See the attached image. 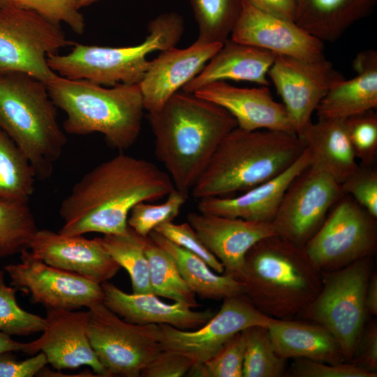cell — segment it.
<instances>
[{
    "mask_svg": "<svg viewBox=\"0 0 377 377\" xmlns=\"http://www.w3.org/2000/svg\"><path fill=\"white\" fill-rule=\"evenodd\" d=\"M365 305L369 316L377 315V274L373 272L367 283Z\"/></svg>",
    "mask_w": 377,
    "mask_h": 377,
    "instance_id": "c3c4849f",
    "label": "cell"
},
{
    "mask_svg": "<svg viewBox=\"0 0 377 377\" xmlns=\"http://www.w3.org/2000/svg\"><path fill=\"white\" fill-rule=\"evenodd\" d=\"M329 174L309 166L287 188L272 221L276 235L304 247L343 195Z\"/></svg>",
    "mask_w": 377,
    "mask_h": 377,
    "instance_id": "4fadbf2b",
    "label": "cell"
},
{
    "mask_svg": "<svg viewBox=\"0 0 377 377\" xmlns=\"http://www.w3.org/2000/svg\"><path fill=\"white\" fill-rule=\"evenodd\" d=\"M376 219L344 194L303 249L320 272L337 270L371 257L377 248Z\"/></svg>",
    "mask_w": 377,
    "mask_h": 377,
    "instance_id": "30bf717a",
    "label": "cell"
},
{
    "mask_svg": "<svg viewBox=\"0 0 377 377\" xmlns=\"http://www.w3.org/2000/svg\"><path fill=\"white\" fill-rule=\"evenodd\" d=\"M237 280L259 311L280 320L297 317L322 286L321 272L304 249L276 235L247 251Z\"/></svg>",
    "mask_w": 377,
    "mask_h": 377,
    "instance_id": "277c9868",
    "label": "cell"
},
{
    "mask_svg": "<svg viewBox=\"0 0 377 377\" xmlns=\"http://www.w3.org/2000/svg\"><path fill=\"white\" fill-rule=\"evenodd\" d=\"M187 221L208 250L222 263L223 274L237 280L247 251L276 235L272 223L191 212Z\"/></svg>",
    "mask_w": 377,
    "mask_h": 377,
    "instance_id": "d6986e66",
    "label": "cell"
},
{
    "mask_svg": "<svg viewBox=\"0 0 377 377\" xmlns=\"http://www.w3.org/2000/svg\"><path fill=\"white\" fill-rule=\"evenodd\" d=\"M45 83L54 104L66 114L63 122L65 133H99L110 147L120 151L138 138L145 110L139 84L104 87L57 74Z\"/></svg>",
    "mask_w": 377,
    "mask_h": 377,
    "instance_id": "5b68a950",
    "label": "cell"
},
{
    "mask_svg": "<svg viewBox=\"0 0 377 377\" xmlns=\"http://www.w3.org/2000/svg\"><path fill=\"white\" fill-rule=\"evenodd\" d=\"M144 41L134 46L107 47L76 43L65 54L47 56L50 68L57 75L71 80L112 87L119 83L138 84L150 61L147 55L176 47L184 30L183 17L170 12L160 14L147 26Z\"/></svg>",
    "mask_w": 377,
    "mask_h": 377,
    "instance_id": "52a82bcc",
    "label": "cell"
},
{
    "mask_svg": "<svg viewBox=\"0 0 377 377\" xmlns=\"http://www.w3.org/2000/svg\"><path fill=\"white\" fill-rule=\"evenodd\" d=\"M368 371L377 373V323L367 320L355 346L350 362Z\"/></svg>",
    "mask_w": 377,
    "mask_h": 377,
    "instance_id": "f6af8a7d",
    "label": "cell"
},
{
    "mask_svg": "<svg viewBox=\"0 0 377 377\" xmlns=\"http://www.w3.org/2000/svg\"><path fill=\"white\" fill-rule=\"evenodd\" d=\"M373 272L372 256L337 270L321 272L320 290L297 316L326 328L341 346L346 362H350L368 320L365 293Z\"/></svg>",
    "mask_w": 377,
    "mask_h": 377,
    "instance_id": "ba28073f",
    "label": "cell"
},
{
    "mask_svg": "<svg viewBox=\"0 0 377 377\" xmlns=\"http://www.w3.org/2000/svg\"><path fill=\"white\" fill-rule=\"evenodd\" d=\"M147 237L140 235L128 226L124 233L108 234L99 237L111 257L127 271L131 278L133 293L135 294L154 293L145 251Z\"/></svg>",
    "mask_w": 377,
    "mask_h": 377,
    "instance_id": "f546056e",
    "label": "cell"
},
{
    "mask_svg": "<svg viewBox=\"0 0 377 377\" xmlns=\"http://www.w3.org/2000/svg\"><path fill=\"white\" fill-rule=\"evenodd\" d=\"M305 149L295 133L237 126L218 145L192 196L200 200L246 191L282 173Z\"/></svg>",
    "mask_w": 377,
    "mask_h": 377,
    "instance_id": "3957f363",
    "label": "cell"
},
{
    "mask_svg": "<svg viewBox=\"0 0 377 377\" xmlns=\"http://www.w3.org/2000/svg\"><path fill=\"white\" fill-rule=\"evenodd\" d=\"M27 203L0 198V259L29 249L38 230Z\"/></svg>",
    "mask_w": 377,
    "mask_h": 377,
    "instance_id": "d6a6232c",
    "label": "cell"
},
{
    "mask_svg": "<svg viewBox=\"0 0 377 377\" xmlns=\"http://www.w3.org/2000/svg\"><path fill=\"white\" fill-rule=\"evenodd\" d=\"M245 352L242 377H281L286 360L276 353L267 327L253 325L243 330Z\"/></svg>",
    "mask_w": 377,
    "mask_h": 377,
    "instance_id": "e575fe53",
    "label": "cell"
},
{
    "mask_svg": "<svg viewBox=\"0 0 377 377\" xmlns=\"http://www.w3.org/2000/svg\"><path fill=\"white\" fill-rule=\"evenodd\" d=\"M10 5V0H0V8Z\"/></svg>",
    "mask_w": 377,
    "mask_h": 377,
    "instance_id": "816d5d0a",
    "label": "cell"
},
{
    "mask_svg": "<svg viewBox=\"0 0 377 377\" xmlns=\"http://www.w3.org/2000/svg\"><path fill=\"white\" fill-rule=\"evenodd\" d=\"M98 0H79V6L80 8L88 6Z\"/></svg>",
    "mask_w": 377,
    "mask_h": 377,
    "instance_id": "f907efd6",
    "label": "cell"
},
{
    "mask_svg": "<svg viewBox=\"0 0 377 377\" xmlns=\"http://www.w3.org/2000/svg\"><path fill=\"white\" fill-rule=\"evenodd\" d=\"M298 136L310 151L309 167L329 174L340 184L358 168L345 119L311 121Z\"/></svg>",
    "mask_w": 377,
    "mask_h": 377,
    "instance_id": "4316f807",
    "label": "cell"
},
{
    "mask_svg": "<svg viewBox=\"0 0 377 377\" xmlns=\"http://www.w3.org/2000/svg\"><path fill=\"white\" fill-rule=\"evenodd\" d=\"M348 136L357 160L372 165L377 156V114L374 110L345 119Z\"/></svg>",
    "mask_w": 377,
    "mask_h": 377,
    "instance_id": "ab89813d",
    "label": "cell"
},
{
    "mask_svg": "<svg viewBox=\"0 0 377 377\" xmlns=\"http://www.w3.org/2000/svg\"><path fill=\"white\" fill-rule=\"evenodd\" d=\"M46 83L29 75H0V128L22 150L36 179L49 178L66 144Z\"/></svg>",
    "mask_w": 377,
    "mask_h": 377,
    "instance_id": "8992f818",
    "label": "cell"
},
{
    "mask_svg": "<svg viewBox=\"0 0 377 377\" xmlns=\"http://www.w3.org/2000/svg\"><path fill=\"white\" fill-rule=\"evenodd\" d=\"M193 364L179 353L161 350L142 370V377H181L188 374Z\"/></svg>",
    "mask_w": 377,
    "mask_h": 377,
    "instance_id": "ee69618b",
    "label": "cell"
},
{
    "mask_svg": "<svg viewBox=\"0 0 377 377\" xmlns=\"http://www.w3.org/2000/svg\"><path fill=\"white\" fill-rule=\"evenodd\" d=\"M356 75L335 84L316 108L318 119H346L377 107V52L358 53L353 61Z\"/></svg>",
    "mask_w": 377,
    "mask_h": 377,
    "instance_id": "d4e9b609",
    "label": "cell"
},
{
    "mask_svg": "<svg viewBox=\"0 0 377 377\" xmlns=\"http://www.w3.org/2000/svg\"><path fill=\"white\" fill-rule=\"evenodd\" d=\"M0 269V332L10 336H28L43 332L45 319L22 309L16 300L17 289L5 282Z\"/></svg>",
    "mask_w": 377,
    "mask_h": 377,
    "instance_id": "d590c367",
    "label": "cell"
},
{
    "mask_svg": "<svg viewBox=\"0 0 377 377\" xmlns=\"http://www.w3.org/2000/svg\"><path fill=\"white\" fill-rule=\"evenodd\" d=\"M267 87L243 88L219 81L194 94L226 109L244 130L295 133L284 105L273 98Z\"/></svg>",
    "mask_w": 377,
    "mask_h": 377,
    "instance_id": "44dd1931",
    "label": "cell"
},
{
    "mask_svg": "<svg viewBox=\"0 0 377 377\" xmlns=\"http://www.w3.org/2000/svg\"><path fill=\"white\" fill-rule=\"evenodd\" d=\"M29 250L31 255L52 267L73 272L101 284L114 277L121 267L111 257L99 237L68 236L38 230Z\"/></svg>",
    "mask_w": 377,
    "mask_h": 377,
    "instance_id": "ac0fdd59",
    "label": "cell"
},
{
    "mask_svg": "<svg viewBox=\"0 0 377 377\" xmlns=\"http://www.w3.org/2000/svg\"><path fill=\"white\" fill-rule=\"evenodd\" d=\"M12 352L0 354V377H33L48 364L43 352L25 360L18 361Z\"/></svg>",
    "mask_w": 377,
    "mask_h": 377,
    "instance_id": "bcb514c9",
    "label": "cell"
},
{
    "mask_svg": "<svg viewBox=\"0 0 377 377\" xmlns=\"http://www.w3.org/2000/svg\"><path fill=\"white\" fill-rule=\"evenodd\" d=\"M145 251L154 294L184 303L192 309L198 306L196 295L182 278L174 258L149 236Z\"/></svg>",
    "mask_w": 377,
    "mask_h": 377,
    "instance_id": "1f68e13d",
    "label": "cell"
},
{
    "mask_svg": "<svg viewBox=\"0 0 377 377\" xmlns=\"http://www.w3.org/2000/svg\"><path fill=\"white\" fill-rule=\"evenodd\" d=\"M36 179L29 158L0 128V198L28 202Z\"/></svg>",
    "mask_w": 377,
    "mask_h": 377,
    "instance_id": "4dcf8cb0",
    "label": "cell"
},
{
    "mask_svg": "<svg viewBox=\"0 0 377 377\" xmlns=\"http://www.w3.org/2000/svg\"><path fill=\"white\" fill-rule=\"evenodd\" d=\"M88 310L89 341L109 376H140L162 350L159 325L126 322L103 302Z\"/></svg>",
    "mask_w": 377,
    "mask_h": 377,
    "instance_id": "8fae6325",
    "label": "cell"
},
{
    "mask_svg": "<svg viewBox=\"0 0 377 377\" xmlns=\"http://www.w3.org/2000/svg\"><path fill=\"white\" fill-rule=\"evenodd\" d=\"M376 0H297L295 22L321 41L334 42L371 10Z\"/></svg>",
    "mask_w": 377,
    "mask_h": 377,
    "instance_id": "83f0119b",
    "label": "cell"
},
{
    "mask_svg": "<svg viewBox=\"0 0 377 377\" xmlns=\"http://www.w3.org/2000/svg\"><path fill=\"white\" fill-rule=\"evenodd\" d=\"M20 263L3 270L10 285L29 294L33 302L47 309L75 310L102 303L101 284L34 258L29 249L20 253Z\"/></svg>",
    "mask_w": 377,
    "mask_h": 377,
    "instance_id": "5bb4252c",
    "label": "cell"
},
{
    "mask_svg": "<svg viewBox=\"0 0 377 377\" xmlns=\"http://www.w3.org/2000/svg\"><path fill=\"white\" fill-rule=\"evenodd\" d=\"M244 352L242 330L235 334L205 363L191 367L188 374L202 377H242Z\"/></svg>",
    "mask_w": 377,
    "mask_h": 377,
    "instance_id": "74e56055",
    "label": "cell"
},
{
    "mask_svg": "<svg viewBox=\"0 0 377 377\" xmlns=\"http://www.w3.org/2000/svg\"><path fill=\"white\" fill-rule=\"evenodd\" d=\"M74 44L60 25L34 11L12 5L0 8V75L21 73L47 82L57 74L47 56Z\"/></svg>",
    "mask_w": 377,
    "mask_h": 377,
    "instance_id": "9c48e42d",
    "label": "cell"
},
{
    "mask_svg": "<svg viewBox=\"0 0 377 377\" xmlns=\"http://www.w3.org/2000/svg\"><path fill=\"white\" fill-rule=\"evenodd\" d=\"M89 311L47 309L45 326L37 339L25 343L26 354L43 352L56 369L90 367L98 376H109L88 337Z\"/></svg>",
    "mask_w": 377,
    "mask_h": 377,
    "instance_id": "2e32d148",
    "label": "cell"
},
{
    "mask_svg": "<svg viewBox=\"0 0 377 377\" xmlns=\"http://www.w3.org/2000/svg\"><path fill=\"white\" fill-rule=\"evenodd\" d=\"M311 161L306 147L289 168L274 178L235 197L200 199L198 209L203 214L272 223L289 185L310 165Z\"/></svg>",
    "mask_w": 377,
    "mask_h": 377,
    "instance_id": "7402d4cb",
    "label": "cell"
},
{
    "mask_svg": "<svg viewBox=\"0 0 377 377\" xmlns=\"http://www.w3.org/2000/svg\"><path fill=\"white\" fill-rule=\"evenodd\" d=\"M256 8L272 15L295 22L297 0H246Z\"/></svg>",
    "mask_w": 377,
    "mask_h": 377,
    "instance_id": "7dc6e473",
    "label": "cell"
},
{
    "mask_svg": "<svg viewBox=\"0 0 377 377\" xmlns=\"http://www.w3.org/2000/svg\"><path fill=\"white\" fill-rule=\"evenodd\" d=\"M103 304L126 322L138 324H167L177 329L193 330L206 323L215 313L194 311L188 305L162 302L154 293L128 294L109 281L101 283Z\"/></svg>",
    "mask_w": 377,
    "mask_h": 377,
    "instance_id": "603a6c76",
    "label": "cell"
},
{
    "mask_svg": "<svg viewBox=\"0 0 377 377\" xmlns=\"http://www.w3.org/2000/svg\"><path fill=\"white\" fill-rule=\"evenodd\" d=\"M343 194L350 195L360 205L377 218V170L372 165H359L341 184Z\"/></svg>",
    "mask_w": 377,
    "mask_h": 377,
    "instance_id": "b9f144b4",
    "label": "cell"
},
{
    "mask_svg": "<svg viewBox=\"0 0 377 377\" xmlns=\"http://www.w3.org/2000/svg\"><path fill=\"white\" fill-rule=\"evenodd\" d=\"M276 320L259 311L244 294L224 299L219 311L198 329L158 325L160 342L162 350L184 355L194 367L213 357L237 332L253 325L268 327Z\"/></svg>",
    "mask_w": 377,
    "mask_h": 377,
    "instance_id": "7c38bea8",
    "label": "cell"
},
{
    "mask_svg": "<svg viewBox=\"0 0 377 377\" xmlns=\"http://www.w3.org/2000/svg\"><path fill=\"white\" fill-rule=\"evenodd\" d=\"M169 241L202 258L215 272L223 274L222 263L208 250L188 222L164 223L154 230Z\"/></svg>",
    "mask_w": 377,
    "mask_h": 377,
    "instance_id": "60d3db41",
    "label": "cell"
},
{
    "mask_svg": "<svg viewBox=\"0 0 377 377\" xmlns=\"http://www.w3.org/2000/svg\"><path fill=\"white\" fill-rule=\"evenodd\" d=\"M276 56L268 50L228 39L182 90L194 93L209 84L227 80L268 86L267 75Z\"/></svg>",
    "mask_w": 377,
    "mask_h": 377,
    "instance_id": "cb8c5ba5",
    "label": "cell"
},
{
    "mask_svg": "<svg viewBox=\"0 0 377 377\" xmlns=\"http://www.w3.org/2000/svg\"><path fill=\"white\" fill-rule=\"evenodd\" d=\"M149 237L175 260L189 288L202 299L224 300L244 294V287L231 276L215 272L202 258L169 241L155 230Z\"/></svg>",
    "mask_w": 377,
    "mask_h": 377,
    "instance_id": "f1b7e54d",
    "label": "cell"
},
{
    "mask_svg": "<svg viewBox=\"0 0 377 377\" xmlns=\"http://www.w3.org/2000/svg\"><path fill=\"white\" fill-rule=\"evenodd\" d=\"M155 153L175 188L188 197L223 138L237 126L226 109L194 93L178 91L148 113Z\"/></svg>",
    "mask_w": 377,
    "mask_h": 377,
    "instance_id": "7a4b0ae2",
    "label": "cell"
},
{
    "mask_svg": "<svg viewBox=\"0 0 377 377\" xmlns=\"http://www.w3.org/2000/svg\"><path fill=\"white\" fill-rule=\"evenodd\" d=\"M267 75L275 85L300 135L328 91L344 80L325 57L304 60L277 55Z\"/></svg>",
    "mask_w": 377,
    "mask_h": 377,
    "instance_id": "9a60e30c",
    "label": "cell"
},
{
    "mask_svg": "<svg viewBox=\"0 0 377 377\" xmlns=\"http://www.w3.org/2000/svg\"><path fill=\"white\" fill-rule=\"evenodd\" d=\"M277 355L284 360L304 358L329 364L344 362L337 340L316 323L276 319L268 327Z\"/></svg>",
    "mask_w": 377,
    "mask_h": 377,
    "instance_id": "484cf974",
    "label": "cell"
},
{
    "mask_svg": "<svg viewBox=\"0 0 377 377\" xmlns=\"http://www.w3.org/2000/svg\"><path fill=\"white\" fill-rule=\"evenodd\" d=\"M10 5L34 11L53 24H65L77 34L84 31L79 0H10Z\"/></svg>",
    "mask_w": 377,
    "mask_h": 377,
    "instance_id": "f35d334b",
    "label": "cell"
},
{
    "mask_svg": "<svg viewBox=\"0 0 377 377\" xmlns=\"http://www.w3.org/2000/svg\"><path fill=\"white\" fill-rule=\"evenodd\" d=\"M166 198L158 205L149 202L136 204L128 214V226L140 235L147 237L158 226L172 221L188 197L174 188Z\"/></svg>",
    "mask_w": 377,
    "mask_h": 377,
    "instance_id": "8d00e7d4",
    "label": "cell"
},
{
    "mask_svg": "<svg viewBox=\"0 0 377 377\" xmlns=\"http://www.w3.org/2000/svg\"><path fill=\"white\" fill-rule=\"evenodd\" d=\"M223 43H203L161 51L150 61L140 82L145 110L148 113L160 110L169 98L196 76Z\"/></svg>",
    "mask_w": 377,
    "mask_h": 377,
    "instance_id": "ffe728a7",
    "label": "cell"
},
{
    "mask_svg": "<svg viewBox=\"0 0 377 377\" xmlns=\"http://www.w3.org/2000/svg\"><path fill=\"white\" fill-rule=\"evenodd\" d=\"M230 39L268 50L276 55L304 60L325 57L323 41L295 22L263 12L246 0L232 28Z\"/></svg>",
    "mask_w": 377,
    "mask_h": 377,
    "instance_id": "e0dca14e",
    "label": "cell"
},
{
    "mask_svg": "<svg viewBox=\"0 0 377 377\" xmlns=\"http://www.w3.org/2000/svg\"><path fill=\"white\" fill-rule=\"evenodd\" d=\"M24 346V343L18 342L12 339L10 335L0 332V354L22 350Z\"/></svg>",
    "mask_w": 377,
    "mask_h": 377,
    "instance_id": "681fc988",
    "label": "cell"
},
{
    "mask_svg": "<svg viewBox=\"0 0 377 377\" xmlns=\"http://www.w3.org/2000/svg\"><path fill=\"white\" fill-rule=\"evenodd\" d=\"M289 376L293 377H376L351 362L329 364L304 358L294 359Z\"/></svg>",
    "mask_w": 377,
    "mask_h": 377,
    "instance_id": "7bdbcfd3",
    "label": "cell"
},
{
    "mask_svg": "<svg viewBox=\"0 0 377 377\" xmlns=\"http://www.w3.org/2000/svg\"><path fill=\"white\" fill-rule=\"evenodd\" d=\"M243 0H191L198 27L196 40L224 43L239 15Z\"/></svg>",
    "mask_w": 377,
    "mask_h": 377,
    "instance_id": "836d02e7",
    "label": "cell"
},
{
    "mask_svg": "<svg viewBox=\"0 0 377 377\" xmlns=\"http://www.w3.org/2000/svg\"><path fill=\"white\" fill-rule=\"evenodd\" d=\"M174 188L168 174L153 163L120 152L73 185L61 203L64 224L59 232L68 236L124 233L136 204L162 199Z\"/></svg>",
    "mask_w": 377,
    "mask_h": 377,
    "instance_id": "6da1fadb",
    "label": "cell"
}]
</instances>
